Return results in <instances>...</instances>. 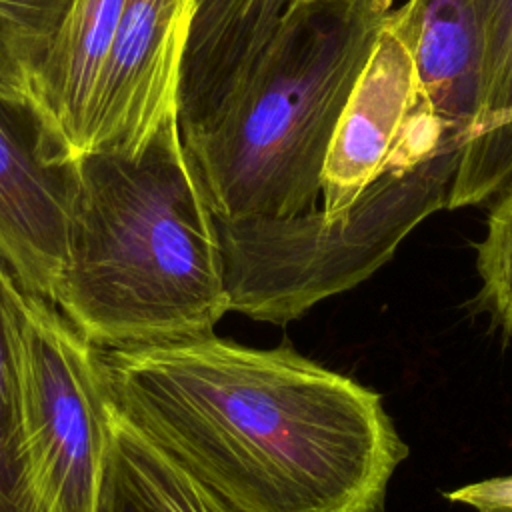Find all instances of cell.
Masks as SVG:
<instances>
[{"instance_id": "1", "label": "cell", "mask_w": 512, "mask_h": 512, "mask_svg": "<svg viewBox=\"0 0 512 512\" xmlns=\"http://www.w3.org/2000/svg\"><path fill=\"white\" fill-rule=\"evenodd\" d=\"M114 408L244 512H380L408 456L382 396L214 334L98 348Z\"/></svg>"}, {"instance_id": "2", "label": "cell", "mask_w": 512, "mask_h": 512, "mask_svg": "<svg viewBox=\"0 0 512 512\" xmlns=\"http://www.w3.org/2000/svg\"><path fill=\"white\" fill-rule=\"evenodd\" d=\"M78 192L52 304L96 348L212 334L230 312L216 218L180 126L136 154L74 162Z\"/></svg>"}, {"instance_id": "3", "label": "cell", "mask_w": 512, "mask_h": 512, "mask_svg": "<svg viewBox=\"0 0 512 512\" xmlns=\"http://www.w3.org/2000/svg\"><path fill=\"white\" fill-rule=\"evenodd\" d=\"M390 0H294L212 114L182 134L218 220L288 218L322 196L326 156Z\"/></svg>"}, {"instance_id": "4", "label": "cell", "mask_w": 512, "mask_h": 512, "mask_svg": "<svg viewBox=\"0 0 512 512\" xmlns=\"http://www.w3.org/2000/svg\"><path fill=\"white\" fill-rule=\"evenodd\" d=\"M462 148L388 170L342 216L218 220L228 308L286 324L368 280L428 216L446 208Z\"/></svg>"}, {"instance_id": "5", "label": "cell", "mask_w": 512, "mask_h": 512, "mask_svg": "<svg viewBox=\"0 0 512 512\" xmlns=\"http://www.w3.org/2000/svg\"><path fill=\"white\" fill-rule=\"evenodd\" d=\"M22 458L36 512H94L110 398L98 348L22 286L14 310Z\"/></svg>"}, {"instance_id": "6", "label": "cell", "mask_w": 512, "mask_h": 512, "mask_svg": "<svg viewBox=\"0 0 512 512\" xmlns=\"http://www.w3.org/2000/svg\"><path fill=\"white\" fill-rule=\"evenodd\" d=\"M454 148L462 146L444 136L422 102L406 0L386 14L338 120L322 172V210L342 216L388 170Z\"/></svg>"}, {"instance_id": "7", "label": "cell", "mask_w": 512, "mask_h": 512, "mask_svg": "<svg viewBox=\"0 0 512 512\" xmlns=\"http://www.w3.org/2000/svg\"><path fill=\"white\" fill-rule=\"evenodd\" d=\"M196 8L198 0H126L94 92L84 154H136L160 130L180 126V80Z\"/></svg>"}, {"instance_id": "8", "label": "cell", "mask_w": 512, "mask_h": 512, "mask_svg": "<svg viewBox=\"0 0 512 512\" xmlns=\"http://www.w3.org/2000/svg\"><path fill=\"white\" fill-rule=\"evenodd\" d=\"M72 164L50 160L30 110L0 100V256L26 290L52 302L76 204Z\"/></svg>"}, {"instance_id": "9", "label": "cell", "mask_w": 512, "mask_h": 512, "mask_svg": "<svg viewBox=\"0 0 512 512\" xmlns=\"http://www.w3.org/2000/svg\"><path fill=\"white\" fill-rule=\"evenodd\" d=\"M416 76L428 116L460 144L476 130L482 106V54L466 0H408Z\"/></svg>"}, {"instance_id": "10", "label": "cell", "mask_w": 512, "mask_h": 512, "mask_svg": "<svg viewBox=\"0 0 512 512\" xmlns=\"http://www.w3.org/2000/svg\"><path fill=\"white\" fill-rule=\"evenodd\" d=\"M482 54V106L460 152L446 208L476 206L512 178V0H466Z\"/></svg>"}, {"instance_id": "11", "label": "cell", "mask_w": 512, "mask_h": 512, "mask_svg": "<svg viewBox=\"0 0 512 512\" xmlns=\"http://www.w3.org/2000/svg\"><path fill=\"white\" fill-rule=\"evenodd\" d=\"M94 512L244 510L146 438L112 404Z\"/></svg>"}, {"instance_id": "12", "label": "cell", "mask_w": 512, "mask_h": 512, "mask_svg": "<svg viewBox=\"0 0 512 512\" xmlns=\"http://www.w3.org/2000/svg\"><path fill=\"white\" fill-rule=\"evenodd\" d=\"M72 0H0V100L30 110V82Z\"/></svg>"}, {"instance_id": "13", "label": "cell", "mask_w": 512, "mask_h": 512, "mask_svg": "<svg viewBox=\"0 0 512 512\" xmlns=\"http://www.w3.org/2000/svg\"><path fill=\"white\" fill-rule=\"evenodd\" d=\"M22 286L0 256V512H36L22 458L18 420L14 310Z\"/></svg>"}, {"instance_id": "14", "label": "cell", "mask_w": 512, "mask_h": 512, "mask_svg": "<svg viewBox=\"0 0 512 512\" xmlns=\"http://www.w3.org/2000/svg\"><path fill=\"white\" fill-rule=\"evenodd\" d=\"M486 222V236L476 246V270L482 280L480 302L512 338V178L498 192Z\"/></svg>"}, {"instance_id": "15", "label": "cell", "mask_w": 512, "mask_h": 512, "mask_svg": "<svg viewBox=\"0 0 512 512\" xmlns=\"http://www.w3.org/2000/svg\"><path fill=\"white\" fill-rule=\"evenodd\" d=\"M444 496L476 512H512V474L458 486Z\"/></svg>"}]
</instances>
